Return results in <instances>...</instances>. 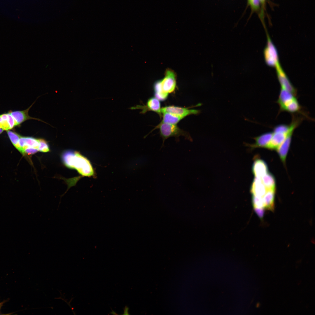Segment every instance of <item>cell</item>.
<instances>
[{"label":"cell","instance_id":"15","mask_svg":"<svg viewBox=\"0 0 315 315\" xmlns=\"http://www.w3.org/2000/svg\"><path fill=\"white\" fill-rule=\"evenodd\" d=\"M275 191L267 190L262 197L265 209L270 210H273Z\"/></svg>","mask_w":315,"mask_h":315},{"label":"cell","instance_id":"21","mask_svg":"<svg viewBox=\"0 0 315 315\" xmlns=\"http://www.w3.org/2000/svg\"><path fill=\"white\" fill-rule=\"evenodd\" d=\"M260 303L259 302H258V303H257V304H256V307L257 308H258V307H260Z\"/></svg>","mask_w":315,"mask_h":315},{"label":"cell","instance_id":"11","mask_svg":"<svg viewBox=\"0 0 315 315\" xmlns=\"http://www.w3.org/2000/svg\"><path fill=\"white\" fill-rule=\"evenodd\" d=\"M296 96L287 90L281 88L277 101L279 107L280 111L281 112L286 105L296 98Z\"/></svg>","mask_w":315,"mask_h":315},{"label":"cell","instance_id":"7","mask_svg":"<svg viewBox=\"0 0 315 315\" xmlns=\"http://www.w3.org/2000/svg\"><path fill=\"white\" fill-rule=\"evenodd\" d=\"M176 79L175 72L170 69H167L164 77L162 79L160 80L163 91L168 94L174 92L176 87Z\"/></svg>","mask_w":315,"mask_h":315},{"label":"cell","instance_id":"22","mask_svg":"<svg viewBox=\"0 0 315 315\" xmlns=\"http://www.w3.org/2000/svg\"><path fill=\"white\" fill-rule=\"evenodd\" d=\"M3 303V302H0V309L1 308Z\"/></svg>","mask_w":315,"mask_h":315},{"label":"cell","instance_id":"4","mask_svg":"<svg viewBox=\"0 0 315 315\" xmlns=\"http://www.w3.org/2000/svg\"><path fill=\"white\" fill-rule=\"evenodd\" d=\"M160 130V135L163 140L172 136L175 137L177 139L180 136H184L186 139L192 141L190 135L184 131L179 128L176 125L166 123H160L157 126Z\"/></svg>","mask_w":315,"mask_h":315},{"label":"cell","instance_id":"18","mask_svg":"<svg viewBox=\"0 0 315 315\" xmlns=\"http://www.w3.org/2000/svg\"><path fill=\"white\" fill-rule=\"evenodd\" d=\"M163 114L162 119L161 123L176 125L183 118L172 114L164 112Z\"/></svg>","mask_w":315,"mask_h":315},{"label":"cell","instance_id":"8","mask_svg":"<svg viewBox=\"0 0 315 315\" xmlns=\"http://www.w3.org/2000/svg\"><path fill=\"white\" fill-rule=\"evenodd\" d=\"M276 69L277 78L281 88L286 90L296 96L297 90L293 85L287 75L283 69L279 62L276 64Z\"/></svg>","mask_w":315,"mask_h":315},{"label":"cell","instance_id":"9","mask_svg":"<svg viewBox=\"0 0 315 315\" xmlns=\"http://www.w3.org/2000/svg\"><path fill=\"white\" fill-rule=\"evenodd\" d=\"M161 113L164 112L169 113L184 118L190 115L198 114L200 112V111L196 109H189L188 108L169 106L161 108Z\"/></svg>","mask_w":315,"mask_h":315},{"label":"cell","instance_id":"10","mask_svg":"<svg viewBox=\"0 0 315 315\" xmlns=\"http://www.w3.org/2000/svg\"><path fill=\"white\" fill-rule=\"evenodd\" d=\"M146 105L142 106L136 105L135 106L129 108L131 110L136 109H141L142 111L141 113H144L147 111H151L155 112L159 115L162 113L160 103V101L155 97H151L147 101Z\"/></svg>","mask_w":315,"mask_h":315},{"label":"cell","instance_id":"1","mask_svg":"<svg viewBox=\"0 0 315 315\" xmlns=\"http://www.w3.org/2000/svg\"><path fill=\"white\" fill-rule=\"evenodd\" d=\"M63 163L68 168L74 169L83 176L90 177L94 174L90 161L79 152L68 150L62 155Z\"/></svg>","mask_w":315,"mask_h":315},{"label":"cell","instance_id":"19","mask_svg":"<svg viewBox=\"0 0 315 315\" xmlns=\"http://www.w3.org/2000/svg\"><path fill=\"white\" fill-rule=\"evenodd\" d=\"M50 150L49 146L45 140L40 139L38 151L43 152H47Z\"/></svg>","mask_w":315,"mask_h":315},{"label":"cell","instance_id":"16","mask_svg":"<svg viewBox=\"0 0 315 315\" xmlns=\"http://www.w3.org/2000/svg\"><path fill=\"white\" fill-rule=\"evenodd\" d=\"M153 89L155 97L159 101H163L167 99L168 94L164 92L162 90L160 80H157L154 83Z\"/></svg>","mask_w":315,"mask_h":315},{"label":"cell","instance_id":"6","mask_svg":"<svg viewBox=\"0 0 315 315\" xmlns=\"http://www.w3.org/2000/svg\"><path fill=\"white\" fill-rule=\"evenodd\" d=\"M267 46L264 50V56L266 63L268 66L274 67L279 61L277 50L267 33Z\"/></svg>","mask_w":315,"mask_h":315},{"label":"cell","instance_id":"13","mask_svg":"<svg viewBox=\"0 0 315 315\" xmlns=\"http://www.w3.org/2000/svg\"><path fill=\"white\" fill-rule=\"evenodd\" d=\"M252 196L262 197L267 190L263 184L261 178L255 177L251 187Z\"/></svg>","mask_w":315,"mask_h":315},{"label":"cell","instance_id":"2","mask_svg":"<svg viewBox=\"0 0 315 315\" xmlns=\"http://www.w3.org/2000/svg\"><path fill=\"white\" fill-rule=\"evenodd\" d=\"M7 133L13 145L23 155H31L39 151L40 139L22 136L10 130Z\"/></svg>","mask_w":315,"mask_h":315},{"label":"cell","instance_id":"14","mask_svg":"<svg viewBox=\"0 0 315 315\" xmlns=\"http://www.w3.org/2000/svg\"><path fill=\"white\" fill-rule=\"evenodd\" d=\"M268 168L266 162L262 160L256 159L252 167L253 172L255 177L260 178L267 173Z\"/></svg>","mask_w":315,"mask_h":315},{"label":"cell","instance_id":"17","mask_svg":"<svg viewBox=\"0 0 315 315\" xmlns=\"http://www.w3.org/2000/svg\"><path fill=\"white\" fill-rule=\"evenodd\" d=\"M261 178L262 181L267 190H275V181L272 175L267 173Z\"/></svg>","mask_w":315,"mask_h":315},{"label":"cell","instance_id":"20","mask_svg":"<svg viewBox=\"0 0 315 315\" xmlns=\"http://www.w3.org/2000/svg\"><path fill=\"white\" fill-rule=\"evenodd\" d=\"M128 310H129V308L127 306H126L125 307V308L124 309V313L123 314H124V315L129 314V313H128Z\"/></svg>","mask_w":315,"mask_h":315},{"label":"cell","instance_id":"3","mask_svg":"<svg viewBox=\"0 0 315 315\" xmlns=\"http://www.w3.org/2000/svg\"><path fill=\"white\" fill-rule=\"evenodd\" d=\"M34 103L25 110L11 111L0 115V128L4 131L10 130L29 119H34L43 122L39 119L32 117L29 115V111Z\"/></svg>","mask_w":315,"mask_h":315},{"label":"cell","instance_id":"23","mask_svg":"<svg viewBox=\"0 0 315 315\" xmlns=\"http://www.w3.org/2000/svg\"><path fill=\"white\" fill-rule=\"evenodd\" d=\"M3 131L4 130H3L0 128V134H1Z\"/></svg>","mask_w":315,"mask_h":315},{"label":"cell","instance_id":"12","mask_svg":"<svg viewBox=\"0 0 315 315\" xmlns=\"http://www.w3.org/2000/svg\"><path fill=\"white\" fill-rule=\"evenodd\" d=\"M272 136V132H268L263 134L254 138L255 143L252 144H246L252 148L265 147L267 148L270 143Z\"/></svg>","mask_w":315,"mask_h":315},{"label":"cell","instance_id":"5","mask_svg":"<svg viewBox=\"0 0 315 315\" xmlns=\"http://www.w3.org/2000/svg\"><path fill=\"white\" fill-rule=\"evenodd\" d=\"M289 125L280 124L273 129L271 140L267 148L277 149L286 139L289 130Z\"/></svg>","mask_w":315,"mask_h":315}]
</instances>
